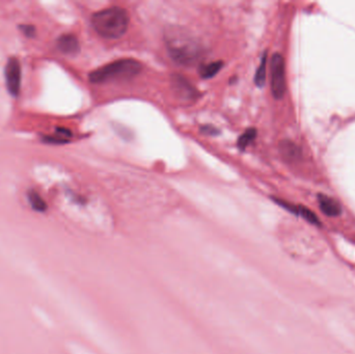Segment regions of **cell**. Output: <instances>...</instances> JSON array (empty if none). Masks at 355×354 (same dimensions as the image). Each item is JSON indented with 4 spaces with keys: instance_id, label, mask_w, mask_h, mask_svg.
<instances>
[{
    "instance_id": "cell-7",
    "label": "cell",
    "mask_w": 355,
    "mask_h": 354,
    "mask_svg": "<svg viewBox=\"0 0 355 354\" xmlns=\"http://www.w3.org/2000/svg\"><path fill=\"white\" fill-rule=\"evenodd\" d=\"M57 48L64 54L75 55L80 50V45L74 34H62L57 40Z\"/></svg>"
},
{
    "instance_id": "cell-11",
    "label": "cell",
    "mask_w": 355,
    "mask_h": 354,
    "mask_svg": "<svg viewBox=\"0 0 355 354\" xmlns=\"http://www.w3.org/2000/svg\"><path fill=\"white\" fill-rule=\"evenodd\" d=\"M28 196V202L30 204V206L32 207L33 210L38 211V212H44L47 209V204L46 202L43 200V197L34 190H30L27 194Z\"/></svg>"
},
{
    "instance_id": "cell-14",
    "label": "cell",
    "mask_w": 355,
    "mask_h": 354,
    "mask_svg": "<svg viewBox=\"0 0 355 354\" xmlns=\"http://www.w3.org/2000/svg\"><path fill=\"white\" fill-rule=\"evenodd\" d=\"M266 65H267V53L265 52L262 56L261 63L257 70L256 76H255V83L259 87L264 86L266 81Z\"/></svg>"
},
{
    "instance_id": "cell-12",
    "label": "cell",
    "mask_w": 355,
    "mask_h": 354,
    "mask_svg": "<svg viewBox=\"0 0 355 354\" xmlns=\"http://www.w3.org/2000/svg\"><path fill=\"white\" fill-rule=\"evenodd\" d=\"M256 136H257V130L255 128L246 130L238 139V148L241 151H244L255 140Z\"/></svg>"
},
{
    "instance_id": "cell-6",
    "label": "cell",
    "mask_w": 355,
    "mask_h": 354,
    "mask_svg": "<svg viewBox=\"0 0 355 354\" xmlns=\"http://www.w3.org/2000/svg\"><path fill=\"white\" fill-rule=\"evenodd\" d=\"M171 83L174 93L180 99L190 101L196 98V90L190 84V82H188L185 78L181 77L180 75L173 76L171 79Z\"/></svg>"
},
{
    "instance_id": "cell-16",
    "label": "cell",
    "mask_w": 355,
    "mask_h": 354,
    "mask_svg": "<svg viewBox=\"0 0 355 354\" xmlns=\"http://www.w3.org/2000/svg\"><path fill=\"white\" fill-rule=\"evenodd\" d=\"M23 28V32L28 35V37H32V35L34 34V27L31 26V25H24L22 26Z\"/></svg>"
},
{
    "instance_id": "cell-2",
    "label": "cell",
    "mask_w": 355,
    "mask_h": 354,
    "mask_svg": "<svg viewBox=\"0 0 355 354\" xmlns=\"http://www.w3.org/2000/svg\"><path fill=\"white\" fill-rule=\"evenodd\" d=\"M92 24L101 37L119 39L128 29L129 16L124 9L114 7L94 14Z\"/></svg>"
},
{
    "instance_id": "cell-15",
    "label": "cell",
    "mask_w": 355,
    "mask_h": 354,
    "mask_svg": "<svg viewBox=\"0 0 355 354\" xmlns=\"http://www.w3.org/2000/svg\"><path fill=\"white\" fill-rule=\"evenodd\" d=\"M201 131L204 133V134H208V135H216L218 134V130L214 127H212V126H204Z\"/></svg>"
},
{
    "instance_id": "cell-5",
    "label": "cell",
    "mask_w": 355,
    "mask_h": 354,
    "mask_svg": "<svg viewBox=\"0 0 355 354\" xmlns=\"http://www.w3.org/2000/svg\"><path fill=\"white\" fill-rule=\"evenodd\" d=\"M6 83L9 93L17 97L21 86V64L17 57H11L6 65Z\"/></svg>"
},
{
    "instance_id": "cell-10",
    "label": "cell",
    "mask_w": 355,
    "mask_h": 354,
    "mask_svg": "<svg viewBox=\"0 0 355 354\" xmlns=\"http://www.w3.org/2000/svg\"><path fill=\"white\" fill-rule=\"evenodd\" d=\"M223 65H224V62L220 60L209 62L207 64H203L199 68V75L204 79H209L213 76H215L221 70Z\"/></svg>"
},
{
    "instance_id": "cell-9",
    "label": "cell",
    "mask_w": 355,
    "mask_h": 354,
    "mask_svg": "<svg viewBox=\"0 0 355 354\" xmlns=\"http://www.w3.org/2000/svg\"><path fill=\"white\" fill-rule=\"evenodd\" d=\"M279 151L280 154L282 155V157L290 160V161H294L300 158L301 156V151L300 149L290 140H283L279 145Z\"/></svg>"
},
{
    "instance_id": "cell-8",
    "label": "cell",
    "mask_w": 355,
    "mask_h": 354,
    "mask_svg": "<svg viewBox=\"0 0 355 354\" xmlns=\"http://www.w3.org/2000/svg\"><path fill=\"white\" fill-rule=\"evenodd\" d=\"M318 202L321 211L326 216L337 217L342 213L341 205L332 197H329L325 194H319Z\"/></svg>"
},
{
    "instance_id": "cell-3",
    "label": "cell",
    "mask_w": 355,
    "mask_h": 354,
    "mask_svg": "<svg viewBox=\"0 0 355 354\" xmlns=\"http://www.w3.org/2000/svg\"><path fill=\"white\" fill-rule=\"evenodd\" d=\"M143 65L135 59L124 58L105 64L90 74V81L93 83H105L116 80H127L135 77Z\"/></svg>"
},
{
    "instance_id": "cell-13",
    "label": "cell",
    "mask_w": 355,
    "mask_h": 354,
    "mask_svg": "<svg viewBox=\"0 0 355 354\" xmlns=\"http://www.w3.org/2000/svg\"><path fill=\"white\" fill-rule=\"evenodd\" d=\"M296 215H300L302 218H304L306 222H308L312 225L315 226H320V219L318 218V216L314 213L312 210H309L308 208L302 207V206H298L296 207Z\"/></svg>"
},
{
    "instance_id": "cell-1",
    "label": "cell",
    "mask_w": 355,
    "mask_h": 354,
    "mask_svg": "<svg viewBox=\"0 0 355 354\" xmlns=\"http://www.w3.org/2000/svg\"><path fill=\"white\" fill-rule=\"evenodd\" d=\"M165 45L171 59L185 67L196 64L206 53L204 45L196 37L179 27L166 31Z\"/></svg>"
},
{
    "instance_id": "cell-4",
    "label": "cell",
    "mask_w": 355,
    "mask_h": 354,
    "mask_svg": "<svg viewBox=\"0 0 355 354\" xmlns=\"http://www.w3.org/2000/svg\"><path fill=\"white\" fill-rule=\"evenodd\" d=\"M271 91L276 100L281 99L286 93V65L285 59L279 53H274L270 61Z\"/></svg>"
}]
</instances>
